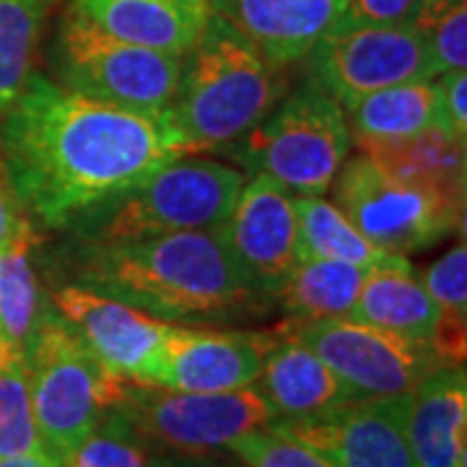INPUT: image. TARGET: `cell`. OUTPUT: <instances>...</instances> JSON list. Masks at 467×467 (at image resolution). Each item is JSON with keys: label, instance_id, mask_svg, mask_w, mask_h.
<instances>
[{"label": "cell", "instance_id": "obj_1", "mask_svg": "<svg viewBox=\"0 0 467 467\" xmlns=\"http://www.w3.org/2000/svg\"><path fill=\"white\" fill-rule=\"evenodd\" d=\"M0 161L26 216L66 229L187 156L169 115H140L34 73L0 115Z\"/></svg>", "mask_w": 467, "mask_h": 467}, {"label": "cell", "instance_id": "obj_2", "mask_svg": "<svg viewBox=\"0 0 467 467\" xmlns=\"http://www.w3.org/2000/svg\"><path fill=\"white\" fill-rule=\"evenodd\" d=\"M73 275V284L174 325L242 319L273 306V299L247 281L216 232L167 234L119 244L88 242Z\"/></svg>", "mask_w": 467, "mask_h": 467}, {"label": "cell", "instance_id": "obj_3", "mask_svg": "<svg viewBox=\"0 0 467 467\" xmlns=\"http://www.w3.org/2000/svg\"><path fill=\"white\" fill-rule=\"evenodd\" d=\"M285 66L270 60L229 21L211 14L184 55L167 115L187 150H221L252 130L288 91Z\"/></svg>", "mask_w": 467, "mask_h": 467}, {"label": "cell", "instance_id": "obj_4", "mask_svg": "<svg viewBox=\"0 0 467 467\" xmlns=\"http://www.w3.org/2000/svg\"><path fill=\"white\" fill-rule=\"evenodd\" d=\"M353 150L346 112L319 86L288 88L252 130L223 146L242 171L270 177L294 195H325Z\"/></svg>", "mask_w": 467, "mask_h": 467}, {"label": "cell", "instance_id": "obj_5", "mask_svg": "<svg viewBox=\"0 0 467 467\" xmlns=\"http://www.w3.org/2000/svg\"><path fill=\"white\" fill-rule=\"evenodd\" d=\"M26 364L42 450L66 462L101 416L117 408L128 379L104 367L55 306L45 312L34 333Z\"/></svg>", "mask_w": 467, "mask_h": 467}, {"label": "cell", "instance_id": "obj_6", "mask_svg": "<svg viewBox=\"0 0 467 467\" xmlns=\"http://www.w3.org/2000/svg\"><path fill=\"white\" fill-rule=\"evenodd\" d=\"M247 174L213 159L180 156L104 205L88 242L119 244L182 232H216L229 218Z\"/></svg>", "mask_w": 467, "mask_h": 467}, {"label": "cell", "instance_id": "obj_7", "mask_svg": "<svg viewBox=\"0 0 467 467\" xmlns=\"http://www.w3.org/2000/svg\"><path fill=\"white\" fill-rule=\"evenodd\" d=\"M335 205L374 247L387 254H416L465 232V198L405 182L356 150L333 180Z\"/></svg>", "mask_w": 467, "mask_h": 467}, {"label": "cell", "instance_id": "obj_8", "mask_svg": "<svg viewBox=\"0 0 467 467\" xmlns=\"http://www.w3.org/2000/svg\"><path fill=\"white\" fill-rule=\"evenodd\" d=\"M57 84L140 115H164L182 78L184 57L117 39L63 14L55 36Z\"/></svg>", "mask_w": 467, "mask_h": 467}, {"label": "cell", "instance_id": "obj_9", "mask_svg": "<svg viewBox=\"0 0 467 467\" xmlns=\"http://www.w3.org/2000/svg\"><path fill=\"white\" fill-rule=\"evenodd\" d=\"M117 410L146 441L180 454L229 450L236 439L278 420L275 408L254 384L232 392H174L125 382Z\"/></svg>", "mask_w": 467, "mask_h": 467}, {"label": "cell", "instance_id": "obj_10", "mask_svg": "<svg viewBox=\"0 0 467 467\" xmlns=\"http://www.w3.org/2000/svg\"><path fill=\"white\" fill-rule=\"evenodd\" d=\"M278 330L319 356L358 400L413 392L426 374L444 367L429 343L350 317L285 319Z\"/></svg>", "mask_w": 467, "mask_h": 467}, {"label": "cell", "instance_id": "obj_11", "mask_svg": "<svg viewBox=\"0 0 467 467\" xmlns=\"http://www.w3.org/2000/svg\"><path fill=\"white\" fill-rule=\"evenodd\" d=\"M309 84L340 107L368 91L434 78L423 39L410 24L337 21L306 55Z\"/></svg>", "mask_w": 467, "mask_h": 467}, {"label": "cell", "instance_id": "obj_12", "mask_svg": "<svg viewBox=\"0 0 467 467\" xmlns=\"http://www.w3.org/2000/svg\"><path fill=\"white\" fill-rule=\"evenodd\" d=\"M410 392L361 398L301 420H275L273 429L322 454L335 467H418L405 434Z\"/></svg>", "mask_w": 467, "mask_h": 467}, {"label": "cell", "instance_id": "obj_13", "mask_svg": "<svg viewBox=\"0 0 467 467\" xmlns=\"http://www.w3.org/2000/svg\"><path fill=\"white\" fill-rule=\"evenodd\" d=\"M216 234L247 281L275 304L278 288L301 263L294 195L270 177H247Z\"/></svg>", "mask_w": 467, "mask_h": 467}, {"label": "cell", "instance_id": "obj_14", "mask_svg": "<svg viewBox=\"0 0 467 467\" xmlns=\"http://www.w3.org/2000/svg\"><path fill=\"white\" fill-rule=\"evenodd\" d=\"M278 330H216L171 325L150 368V387L174 392H232L260 379Z\"/></svg>", "mask_w": 467, "mask_h": 467}, {"label": "cell", "instance_id": "obj_15", "mask_svg": "<svg viewBox=\"0 0 467 467\" xmlns=\"http://www.w3.org/2000/svg\"><path fill=\"white\" fill-rule=\"evenodd\" d=\"M50 304L112 374L128 382H149L150 368L174 322L150 317L125 301L81 284L55 288Z\"/></svg>", "mask_w": 467, "mask_h": 467}, {"label": "cell", "instance_id": "obj_16", "mask_svg": "<svg viewBox=\"0 0 467 467\" xmlns=\"http://www.w3.org/2000/svg\"><path fill=\"white\" fill-rule=\"evenodd\" d=\"M211 11L244 34L270 60L291 66L346 14L348 0H208Z\"/></svg>", "mask_w": 467, "mask_h": 467}, {"label": "cell", "instance_id": "obj_17", "mask_svg": "<svg viewBox=\"0 0 467 467\" xmlns=\"http://www.w3.org/2000/svg\"><path fill=\"white\" fill-rule=\"evenodd\" d=\"M66 11L117 39L180 57L213 14L208 0H67Z\"/></svg>", "mask_w": 467, "mask_h": 467}, {"label": "cell", "instance_id": "obj_18", "mask_svg": "<svg viewBox=\"0 0 467 467\" xmlns=\"http://www.w3.org/2000/svg\"><path fill=\"white\" fill-rule=\"evenodd\" d=\"M405 434L418 467H467L465 367H439L418 382Z\"/></svg>", "mask_w": 467, "mask_h": 467}, {"label": "cell", "instance_id": "obj_19", "mask_svg": "<svg viewBox=\"0 0 467 467\" xmlns=\"http://www.w3.org/2000/svg\"><path fill=\"white\" fill-rule=\"evenodd\" d=\"M257 382L278 420H301L358 400L319 356L281 330L275 346L267 350Z\"/></svg>", "mask_w": 467, "mask_h": 467}, {"label": "cell", "instance_id": "obj_20", "mask_svg": "<svg viewBox=\"0 0 467 467\" xmlns=\"http://www.w3.org/2000/svg\"><path fill=\"white\" fill-rule=\"evenodd\" d=\"M350 319L431 346L439 315L408 257L389 254L367 270Z\"/></svg>", "mask_w": 467, "mask_h": 467}, {"label": "cell", "instance_id": "obj_21", "mask_svg": "<svg viewBox=\"0 0 467 467\" xmlns=\"http://www.w3.org/2000/svg\"><path fill=\"white\" fill-rule=\"evenodd\" d=\"M353 146L371 140H398L441 128V101L436 78L408 81L368 91L343 107Z\"/></svg>", "mask_w": 467, "mask_h": 467}, {"label": "cell", "instance_id": "obj_22", "mask_svg": "<svg viewBox=\"0 0 467 467\" xmlns=\"http://www.w3.org/2000/svg\"><path fill=\"white\" fill-rule=\"evenodd\" d=\"M356 149L367 153L371 161H377L384 171H389L398 180L434 187L454 198H465V143L454 140L441 128H431L398 140L356 143Z\"/></svg>", "mask_w": 467, "mask_h": 467}, {"label": "cell", "instance_id": "obj_23", "mask_svg": "<svg viewBox=\"0 0 467 467\" xmlns=\"http://www.w3.org/2000/svg\"><path fill=\"white\" fill-rule=\"evenodd\" d=\"M367 270L337 260L304 257L275 294L288 319L350 317Z\"/></svg>", "mask_w": 467, "mask_h": 467}, {"label": "cell", "instance_id": "obj_24", "mask_svg": "<svg viewBox=\"0 0 467 467\" xmlns=\"http://www.w3.org/2000/svg\"><path fill=\"white\" fill-rule=\"evenodd\" d=\"M429 299L436 306V327L431 348L444 367H465L467 356V250L465 236L439 260L420 270Z\"/></svg>", "mask_w": 467, "mask_h": 467}, {"label": "cell", "instance_id": "obj_25", "mask_svg": "<svg viewBox=\"0 0 467 467\" xmlns=\"http://www.w3.org/2000/svg\"><path fill=\"white\" fill-rule=\"evenodd\" d=\"M57 0H0V115L36 73L39 45Z\"/></svg>", "mask_w": 467, "mask_h": 467}, {"label": "cell", "instance_id": "obj_26", "mask_svg": "<svg viewBox=\"0 0 467 467\" xmlns=\"http://www.w3.org/2000/svg\"><path fill=\"white\" fill-rule=\"evenodd\" d=\"M36 244L39 234L32 223L8 250L0 252V335L24 350L29 348L34 333L47 312L34 270Z\"/></svg>", "mask_w": 467, "mask_h": 467}, {"label": "cell", "instance_id": "obj_27", "mask_svg": "<svg viewBox=\"0 0 467 467\" xmlns=\"http://www.w3.org/2000/svg\"><path fill=\"white\" fill-rule=\"evenodd\" d=\"M294 205L299 221L301 260L319 257L368 270L389 257L374 247L333 201H325V195H294Z\"/></svg>", "mask_w": 467, "mask_h": 467}, {"label": "cell", "instance_id": "obj_28", "mask_svg": "<svg viewBox=\"0 0 467 467\" xmlns=\"http://www.w3.org/2000/svg\"><path fill=\"white\" fill-rule=\"evenodd\" d=\"M39 450L26 350L0 335V460Z\"/></svg>", "mask_w": 467, "mask_h": 467}, {"label": "cell", "instance_id": "obj_29", "mask_svg": "<svg viewBox=\"0 0 467 467\" xmlns=\"http://www.w3.org/2000/svg\"><path fill=\"white\" fill-rule=\"evenodd\" d=\"M408 24L423 39L434 78L450 70H465L467 0H420Z\"/></svg>", "mask_w": 467, "mask_h": 467}, {"label": "cell", "instance_id": "obj_30", "mask_svg": "<svg viewBox=\"0 0 467 467\" xmlns=\"http://www.w3.org/2000/svg\"><path fill=\"white\" fill-rule=\"evenodd\" d=\"M66 467H150L146 439L117 408L107 410L91 434L70 451Z\"/></svg>", "mask_w": 467, "mask_h": 467}, {"label": "cell", "instance_id": "obj_31", "mask_svg": "<svg viewBox=\"0 0 467 467\" xmlns=\"http://www.w3.org/2000/svg\"><path fill=\"white\" fill-rule=\"evenodd\" d=\"M229 450L244 467H335L322 454L273 426L236 439Z\"/></svg>", "mask_w": 467, "mask_h": 467}, {"label": "cell", "instance_id": "obj_32", "mask_svg": "<svg viewBox=\"0 0 467 467\" xmlns=\"http://www.w3.org/2000/svg\"><path fill=\"white\" fill-rule=\"evenodd\" d=\"M439 84V101H441V130L467 143V73L465 70H450L436 76Z\"/></svg>", "mask_w": 467, "mask_h": 467}, {"label": "cell", "instance_id": "obj_33", "mask_svg": "<svg viewBox=\"0 0 467 467\" xmlns=\"http://www.w3.org/2000/svg\"><path fill=\"white\" fill-rule=\"evenodd\" d=\"M420 0H348L343 21L353 24H408Z\"/></svg>", "mask_w": 467, "mask_h": 467}, {"label": "cell", "instance_id": "obj_34", "mask_svg": "<svg viewBox=\"0 0 467 467\" xmlns=\"http://www.w3.org/2000/svg\"><path fill=\"white\" fill-rule=\"evenodd\" d=\"M32 226V218L21 208L16 192L11 187V180L5 174V167L0 161V252L8 250L24 229Z\"/></svg>", "mask_w": 467, "mask_h": 467}, {"label": "cell", "instance_id": "obj_35", "mask_svg": "<svg viewBox=\"0 0 467 467\" xmlns=\"http://www.w3.org/2000/svg\"><path fill=\"white\" fill-rule=\"evenodd\" d=\"M153 467H244V465H242V462L221 460V457H211V451H205V454H180V457L159 460Z\"/></svg>", "mask_w": 467, "mask_h": 467}, {"label": "cell", "instance_id": "obj_36", "mask_svg": "<svg viewBox=\"0 0 467 467\" xmlns=\"http://www.w3.org/2000/svg\"><path fill=\"white\" fill-rule=\"evenodd\" d=\"M0 467H63L55 457H50L45 450L29 451V454H16V457H3Z\"/></svg>", "mask_w": 467, "mask_h": 467}, {"label": "cell", "instance_id": "obj_37", "mask_svg": "<svg viewBox=\"0 0 467 467\" xmlns=\"http://www.w3.org/2000/svg\"><path fill=\"white\" fill-rule=\"evenodd\" d=\"M63 467H66V465H63Z\"/></svg>", "mask_w": 467, "mask_h": 467}]
</instances>
